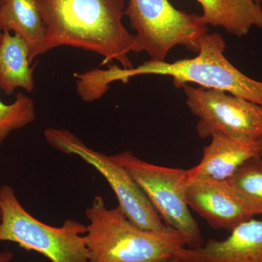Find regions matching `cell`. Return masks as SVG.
Wrapping results in <instances>:
<instances>
[{
	"label": "cell",
	"instance_id": "15",
	"mask_svg": "<svg viewBox=\"0 0 262 262\" xmlns=\"http://www.w3.org/2000/svg\"><path fill=\"white\" fill-rule=\"evenodd\" d=\"M227 182L254 216L262 215V158L248 160Z\"/></svg>",
	"mask_w": 262,
	"mask_h": 262
},
{
	"label": "cell",
	"instance_id": "18",
	"mask_svg": "<svg viewBox=\"0 0 262 262\" xmlns=\"http://www.w3.org/2000/svg\"><path fill=\"white\" fill-rule=\"evenodd\" d=\"M160 262H186V261H184V260L182 259V258L179 257V256H176V255H174V256H171V257L167 258V259L163 260V261H162Z\"/></svg>",
	"mask_w": 262,
	"mask_h": 262
},
{
	"label": "cell",
	"instance_id": "6",
	"mask_svg": "<svg viewBox=\"0 0 262 262\" xmlns=\"http://www.w3.org/2000/svg\"><path fill=\"white\" fill-rule=\"evenodd\" d=\"M111 157L137 183L167 227L185 237L187 248L203 246L201 229L186 200L187 169L154 165L137 158L130 151Z\"/></svg>",
	"mask_w": 262,
	"mask_h": 262
},
{
	"label": "cell",
	"instance_id": "13",
	"mask_svg": "<svg viewBox=\"0 0 262 262\" xmlns=\"http://www.w3.org/2000/svg\"><path fill=\"white\" fill-rule=\"evenodd\" d=\"M207 25L220 27L232 35H247L253 27L262 29V8L252 0H198Z\"/></svg>",
	"mask_w": 262,
	"mask_h": 262
},
{
	"label": "cell",
	"instance_id": "8",
	"mask_svg": "<svg viewBox=\"0 0 262 262\" xmlns=\"http://www.w3.org/2000/svg\"><path fill=\"white\" fill-rule=\"evenodd\" d=\"M190 113L198 117L201 139L215 133L262 141V106L225 91L182 86Z\"/></svg>",
	"mask_w": 262,
	"mask_h": 262
},
{
	"label": "cell",
	"instance_id": "11",
	"mask_svg": "<svg viewBox=\"0 0 262 262\" xmlns=\"http://www.w3.org/2000/svg\"><path fill=\"white\" fill-rule=\"evenodd\" d=\"M229 233L199 248H181L175 255L186 262H262V220L246 221Z\"/></svg>",
	"mask_w": 262,
	"mask_h": 262
},
{
	"label": "cell",
	"instance_id": "20",
	"mask_svg": "<svg viewBox=\"0 0 262 262\" xmlns=\"http://www.w3.org/2000/svg\"><path fill=\"white\" fill-rule=\"evenodd\" d=\"M3 32H2L1 31H0V42H1L2 39H3Z\"/></svg>",
	"mask_w": 262,
	"mask_h": 262
},
{
	"label": "cell",
	"instance_id": "16",
	"mask_svg": "<svg viewBox=\"0 0 262 262\" xmlns=\"http://www.w3.org/2000/svg\"><path fill=\"white\" fill-rule=\"evenodd\" d=\"M35 120L34 101L23 93L18 92L10 104L0 100V146L13 131L23 128Z\"/></svg>",
	"mask_w": 262,
	"mask_h": 262
},
{
	"label": "cell",
	"instance_id": "4",
	"mask_svg": "<svg viewBox=\"0 0 262 262\" xmlns=\"http://www.w3.org/2000/svg\"><path fill=\"white\" fill-rule=\"evenodd\" d=\"M0 242L15 243L51 262H89L87 226L70 219L58 227L43 223L24 208L9 185L0 187Z\"/></svg>",
	"mask_w": 262,
	"mask_h": 262
},
{
	"label": "cell",
	"instance_id": "7",
	"mask_svg": "<svg viewBox=\"0 0 262 262\" xmlns=\"http://www.w3.org/2000/svg\"><path fill=\"white\" fill-rule=\"evenodd\" d=\"M44 136L55 149L80 157L99 172L116 195L120 209L138 227L157 232L168 228L137 183L111 156L91 149L65 129H46Z\"/></svg>",
	"mask_w": 262,
	"mask_h": 262
},
{
	"label": "cell",
	"instance_id": "10",
	"mask_svg": "<svg viewBox=\"0 0 262 262\" xmlns=\"http://www.w3.org/2000/svg\"><path fill=\"white\" fill-rule=\"evenodd\" d=\"M203 148L201 162L187 169V179L223 182L252 158H262V141L215 133Z\"/></svg>",
	"mask_w": 262,
	"mask_h": 262
},
{
	"label": "cell",
	"instance_id": "9",
	"mask_svg": "<svg viewBox=\"0 0 262 262\" xmlns=\"http://www.w3.org/2000/svg\"><path fill=\"white\" fill-rule=\"evenodd\" d=\"M188 206L212 228L232 232L254 215L227 181L190 180L185 184Z\"/></svg>",
	"mask_w": 262,
	"mask_h": 262
},
{
	"label": "cell",
	"instance_id": "21",
	"mask_svg": "<svg viewBox=\"0 0 262 262\" xmlns=\"http://www.w3.org/2000/svg\"><path fill=\"white\" fill-rule=\"evenodd\" d=\"M2 219V210H1V204H0V223H1Z\"/></svg>",
	"mask_w": 262,
	"mask_h": 262
},
{
	"label": "cell",
	"instance_id": "5",
	"mask_svg": "<svg viewBox=\"0 0 262 262\" xmlns=\"http://www.w3.org/2000/svg\"><path fill=\"white\" fill-rule=\"evenodd\" d=\"M125 15L135 30L138 53L145 52L153 61H165L179 46L198 53L208 33L202 15L177 9L169 0H129Z\"/></svg>",
	"mask_w": 262,
	"mask_h": 262
},
{
	"label": "cell",
	"instance_id": "14",
	"mask_svg": "<svg viewBox=\"0 0 262 262\" xmlns=\"http://www.w3.org/2000/svg\"><path fill=\"white\" fill-rule=\"evenodd\" d=\"M27 42L18 34L3 32L0 42V90L6 95L17 89L32 93L34 89V67H31Z\"/></svg>",
	"mask_w": 262,
	"mask_h": 262
},
{
	"label": "cell",
	"instance_id": "17",
	"mask_svg": "<svg viewBox=\"0 0 262 262\" xmlns=\"http://www.w3.org/2000/svg\"><path fill=\"white\" fill-rule=\"evenodd\" d=\"M13 258V254L11 251L5 250L0 252V262H10Z\"/></svg>",
	"mask_w": 262,
	"mask_h": 262
},
{
	"label": "cell",
	"instance_id": "3",
	"mask_svg": "<svg viewBox=\"0 0 262 262\" xmlns=\"http://www.w3.org/2000/svg\"><path fill=\"white\" fill-rule=\"evenodd\" d=\"M226 46L220 34L208 33L202 37L198 55L194 58L173 63L149 60L130 70L118 67L115 79L127 82L130 77L137 75L169 76L177 88L192 82L204 89L225 91L262 106V82L250 78L234 67L225 56Z\"/></svg>",
	"mask_w": 262,
	"mask_h": 262
},
{
	"label": "cell",
	"instance_id": "2",
	"mask_svg": "<svg viewBox=\"0 0 262 262\" xmlns=\"http://www.w3.org/2000/svg\"><path fill=\"white\" fill-rule=\"evenodd\" d=\"M89 262H160L187 247L185 237L168 227L161 232L138 227L120 207L110 209L101 195L85 210Z\"/></svg>",
	"mask_w": 262,
	"mask_h": 262
},
{
	"label": "cell",
	"instance_id": "19",
	"mask_svg": "<svg viewBox=\"0 0 262 262\" xmlns=\"http://www.w3.org/2000/svg\"><path fill=\"white\" fill-rule=\"evenodd\" d=\"M253 3H256V4H257L258 5H261L262 4V0H252Z\"/></svg>",
	"mask_w": 262,
	"mask_h": 262
},
{
	"label": "cell",
	"instance_id": "1",
	"mask_svg": "<svg viewBox=\"0 0 262 262\" xmlns=\"http://www.w3.org/2000/svg\"><path fill=\"white\" fill-rule=\"evenodd\" d=\"M46 27L39 56L61 46L92 52L132 69L129 53H138L135 36L122 23L125 0H37Z\"/></svg>",
	"mask_w": 262,
	"mask_h": 262
},
{
	"label": "cell",
	"instance_id": "12",
	"mask_svg": "<svg viewBox=\"0 0 262 262\" xmlns=\"http://www.w3.org/2000/svg\"><path fill=\"white\" fill-rule=\"evenodd\" d=\"M0 31L18 34L27 42L31 63L39 56L46 27L37 0H0Z\"/></svg>",
	"mask_w": 262,
	"mask_h": 262
}]
</instances>
